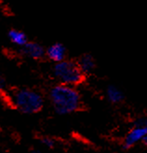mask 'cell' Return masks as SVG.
Here are the masks:
<instances>
[{
    "label": "cell",
    "instance_id": "cell-9",
    "mask_svg": "<svg viewBox=\"0 0 147 153\" xmlns=\"http://www.w3.org/2000/svg\"><path fill=\"white\" fill-rule=\"evenodd\" d=\"M106 97L112 104H118L123 101L125 96H124L123 91L118 87L109 85L106 89Z\"/></svg>",
    "mask_w": 147,
    "mask_h": 153
},
{
    "label": "cell",
    "instance_id": "cell-3",
    "mask_svg": "<svg viewBox=\"0 0 147 153\" xmlns=\"http://www.w3.org/2000/svg\"><path fill=\"white\" fill-rule=\"evenodd\" d=\"M13 105L24 113H35L44 104L42 95L33 90L21 89L12 94Z\"/></svg>",
    "mask_w": 147,
    "mask_h": 153
},
{
    "label": "cell",
    "instance_id": "cell-5",
    "mask_svg": "<svg viewBox=\"0 0 147 153\" xmlns=\"http://www.w3.org/2000/svg\"><path fill=\"white\" fill-rule=\"evenodd\" d=\"M21 52L28 58L39 60L46 56V48L36 41H28L24 47L21 48Z\"/></svg>",
    "mask_w": 147,
    "mask_h": 153
},
{
    "label": "cell",
    "instance_id": "cell-8",
    "mask_svg": "<svg viewBox=\"0 0 147 153\" xmlns=\"http://www.w3.org/2000/svg\"><path fill=\"white\" fill-rule=\"evenodd\" d=\"M7 38L10 39V41L18 46V47L21 48L29 41L27 35L21 29L17 28H11L10 29V31L7 32Z\"/></svg>",
    "mask_w": 147,
    "mask_h": 153
},
{
    "label": "cell",
    "instance_id": "cell-2",
    "mask_svg": "<svg viewBox=\"0 0 147 153\" xmlns=\"http://www.w3.org/2000/svg\"><path fill=\"white\" fill-rule=\"evenodd\" d=\"M53 76L61 83L69 86H75L82 83L85 75L80 70L76 61L65 59L54 64L52 69Z\"/></svg>",
    "mask_w": 147,
    "mask_h": 153
},
{
    "label": "cell",
    "instance_id": "cell-13",
    "mask_svg": "<svg viewBox=\"0 0 147 153\" xmlns=\"http://www.w3.org/2000/svg\"><path fill=\"white\" fill-rule=\"evenodd\" d=\"M145 145H146V146H147V134H146V136L144 137V139H143V141Z\"/></svg>",
    "mask_w": 147,
    "mask_h": 153
},
{
    "label": "cell",
    "instance_id": "cell-4",
    "mask_svg": "<svg viewBox=\"0 0 147 153\" xmlns=\"http://www.w3.org/2000/svg\"><path fill=\"white\" fill-rule=\"evenodd\" d=\"M147 134V126L141 125V124H135V126L129 130V132L126 134L124 138L123 146L124 149H130L139 142L143 141L144 137Z\"/></svg>",
    "mask_w": 147,
    "mask_h": 153
},
{
    "label": "cell",
    "instance_id": "cell-7",
    "mask_svg": "<svg viewBox=\"0 0 147 153\" xmlns=\"http://www.w3.org/2000/svg\"><path fill=\"white\" fill-rule=\"evenodd\" d=\"M76 63L85 76L92 73L96 68V60L90 53L82 54L76 61Z\"/></svg>",
    "mask_w": 147,
    "mask_h": 153
},
{
    "label": "cell",
    "instance_id": "cell-6",
    "mask_svg": "<svg viewBox=\"0 0 147 153\" xmlns=\"http://www.w3.org/2000/svg\"><path fill=\"white\" fill-rule=\"evenodd\" d=\"M66 47L61 42H54L46 48V56L53 63H59L66 59Z\"/></svg>",
    "mask_w": 147,
    "mask_h": 153
},
{
    "label": "cell",
    "instance_id": "cell-10",
    "mask_svg": "<svg viewBox=\"0 0 147 153\" xmlns=\"http://www.w3.org/2000/svg\"><path fill=\"white\" fill-rule=\"evenodd\" d=\"M42 143L48 148H52L54 146V141L51 138H49V137H44L42 139Z\"/></svg>",
    "mask_w": 147,
    "mask_h": 153
},
{
    "label": "cell",
    "instance_id": "cell-1",
    "mask_svg": "<svg viewBox=\"0 0 147 153\" xmlns=\"http://www.w3.org/2000/svg\"><path fill=\"white\" fill-rule=\"evenodd\" d=\"M49 98L54 109L61 115L73 113L80 108V94L74 86L60 83L51 88Z\"/></svg>",
    "mask_w": 147,
    "mask_h": 153
},
{
    "label": "cell",
    "instance_id": "cell-12",
    "mask_svg": "<svg viewBox=\"0 0 147 153\" xmlns=\"http://www.w3.org/2000/svg\"><path fill=\"white\" fill-rule=\"evenodd\" d=\"M5 85V79L2 76H0V89H2Z\"/></svg>",
    "mask_w": 147,
    "mask_h": 153
},
{
    "label": "cell",
    "instance_id": "cell-11",
    "mask_svg": "<svg viewBox=\"0 0 147 153\" xmlns=\"http://www.w3.org/2000/svg\"><path fill=\"white\" fill-rule=\"evenodd\" d=\"M136 124H141V125L147 126V118H142V119H140V120L137 121Z\"/></svg>",
    "mask_w": 147,
    "mask_h": 153
},
{
    "label": "cell",
    "instance_id": "cell-14",
    "mask_svg": "<svg viewBox=\"0 0 147 153\" xmlns=\"http://www.w3.org/2000/svg\"><path fill=\"white\" fill-rule=\"evenodd\" d=\"M32 153H40V152L39 151H33Z\"/></svg>",
    "mask_w": 147,
    "mask_h": 153
}]
</instances>
